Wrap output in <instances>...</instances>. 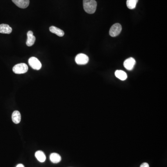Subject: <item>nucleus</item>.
<instances>
[{"instance_id": "nucleus-1", "label": "nucleus", "mask_w": 167, "mask_h": 167, "mask_svg": "<svg viewBox=\"0 0 167 167\" xmlns=\"http://www.w3.org/2000/svg\"><path fill=\"white\" fill-rule=\"evenodd\" d=\"M83 8L87 13L93 14L96 10L97 2L95 0H83Z\"/></svg>"}, {"instance_id": "nucleus-2", "label": "nucleus", "mask_w": 167, "mask_h": 167, "mask_svg": "<svg viewBox=\"0 0 167 167\" xmlns=\"http://www.w3.org/2000/svg\"><path fill=\"white\" fill-rule=\"evenodd\" d=\"M13 71L16 74H23L28 71V67L25 63H20L14 67Z\"/></svg>"}, {"instance_id": "nucleus-3", "label": "nucleus", "mask_w": 167, "mask_h": 167, "mask_svg": "<svg viewBox=\"0 0 167 167\" xmlns=\"http://www.w3.org/2000/svg\"><path fill=\"white\" fill-rule=\"evenodd\" d=\"M122 31V26L119 23H116L112 26L109 31V34L112 37L119 36Z\"/></svg>"}, {"instance_id": "nucleus-4", "label": "nucleus", "mask_w": 167, "mask_h": 167, "mask_svg": "<svg viewBox=\"0 0 167 167\" xmlns=\"http://www.w3.org/2000/svg\"><path fill=\"white\" fill-rule=\"evenodd\" d=\"M29 65L34 70H39L41 68V64L36 58L32 57L29 59Z\"/></svg>"}, {"instance_id": "nucleus-5", "label": "nucleus", "mask_w": 167, "mask_h": 167, "mask_svg": "<svg viewBox=\"0 0 167 167\" xmlns=\"http://www.w3.org/2000/svg\"><path fill=\"white\" fill-rule=\"evenodd\" d=\"M75 61L77 65H85L88 62L89 57L85 54L80 53L76 56Z\"/></svg>"}, {"instance_id": "nucleus-6", "label": "nucleus", "mask_w": 167, "mask_h": 167, "mask_svg": "<svg viewBox=\"0 0 167 167\" xmlns=\"http://www.w3.org/2000/svg\"><path fill=\"white\" fill-rule=\"evenodd\" d=\"M136 64V60L133 58H129L126 59L124 63V68L128 70H132Z\"/></svg>"}, {"instance_id": "nucleus-7", "label": "nucleus", "mask_w": 167, "mask_h": 167, "mask_svg": "<svg viewBox=\"0 0 167 167\" xmlns=\"http://www.w3.org/2000/svg\"><path fill=\"white\" fill-rule=\"evenodd\" d=\"M17 7L21 9H26L29 5V0H12Z\"/></svg>"}, {"instance_id": "nucleus-8", "label": "nucleus", "mask_w": 167, "mask_h": 167, "mask_svg": "<svg viewBox=\"0 0 167 167\" xmlns=\"http://www.w3.org/2000/svg\"><path fill=\"white\" fill-rule=\"evenodd\" d=\"M27 39L26 45L28 47H31L34 44L36 41V37L33 35V32L32 31H29L27 33Z\"/></svg>"}, {"instance_id": "nucleus-9", "label": "nucleus", "mask_w": 167, "mask_h": 167, "mask_svg": "<svg viewBox=\"0 0 167 167\" xmlns=\"http://www.w3.org/2000/svg\"><path fill=\"white\" fill-rule=\"evenodd\" d=\"M12 32V28L9 25L2 24L0 25V33L10 34Z\"/></svg>"}, {"instance_id": "nucleus-10", "label": "nucleus", "mask_w": 167, "mask_h": 167, "mask_svg": "<svg viewBox=\"0 0 167 167\" xmlns=\"http://www.w3.org/2000/svg\"><path fill=\"white\" fill-rule=\"evenodd\" d=\"M12 119L14 124H18L20 123L21 120V115L20 112L18 111H14L12 115Z\"/></svg>"}, {"instance_id": "nucleus-11", "label": "nucleus", "mask_w": 167, "mask_h": 167, "mask_svg": "<svg viewBox=\"0 0 167 167\" xmlns=\"http://www.w3.org/2000/svg\"><path fill=\"white\" fill-rule=\"evenodd\" d=\"M49 30L51 32L54 34H56L57 36L59 37H62L64 36V32L60 29L54 26H51L49 28Z\"/></svg>"}, {"instance_id": "nucleus-12", "label": "nucleus", "mask_w": 167, "mask_h": 167, "mask_svg": "<svg viewBox=\"0 0 167 167\" xmlns=\"http://www.w3.org/2000/svg\"><path fill=\"white\" fill-rule=\"evenodd\" d=\"M115 76L117 77L121 80H125L127 78V75L126 72L122 70H117L115 72Z\"/></svg>"}, {"instance_id": "nucleus-13", "label": "nucleus", "mask_w": 167, "mask_h": 167, "mask_svg": "<svg viewBox=\"0 0 167 167\" xmlns=\"http://www.w3.org/2000/svg\"><path fill=\"white\" fill-rule=\"evenodd\" d=\"M50 159L53 163H58L61 161V157L59 154L53 153L50 155Z\"/></svg>"}, {"instance_id": "nucleus-14", "label": "nucleus", "mask_w": 167, "mask_h": 167, "mask_svg": "<svg viewBox=\"0 0 167 167\" xmlns=\"http://www.w3.org/2000/svg\"><path fill=\"white\" fill-rule=\"evenodd\" d=\"M35 156L37 158V159L41 163L44 162L46 159V156L44 152L42 151H39L36 152Z\"/></svg>"}, {"instance_id": "nucleus-15", "label": "nucleus", "mask_w": 167, "mask_h": 167, "mask_svg": "<svg viewBox=\"0 0 167 167\" xmlns=\"http://www.w3.org/2000/svg\"><path fill=\"white\" fill-rule=\"evenodd\" d=\"M139 0H127L126 5L127 8L130 9H133L136 7Z\"/></svg>"}, {"instance_id": "nucleus-16", "label": "nucleus", "mask_w": 167, "mask_h": 167, "mask_svg": "<svg viewBox=\"0 0 167 167\" xmlns=\"http://www.w3.org/2000/svg\"><path fill=\"white\" fill-rule=\"evenodd\" d=\"M140 167H149V166L148 163H144L141 165Z\"/></svg>"}, {"instance_id": "nucleus-17", "label": "nucleus", "mask_w": 167, "mask_h": 167, "mask_svg": "<svg viewBox=\"0 0 167 167\" xmlns=\"http://www.w3.org/2000/svg\"><path fill=\"white\" fill-rule=\"evenodd\" d=\"M16 167H24V166L22 164H19Z\"/></svg>"}]
</instances>
